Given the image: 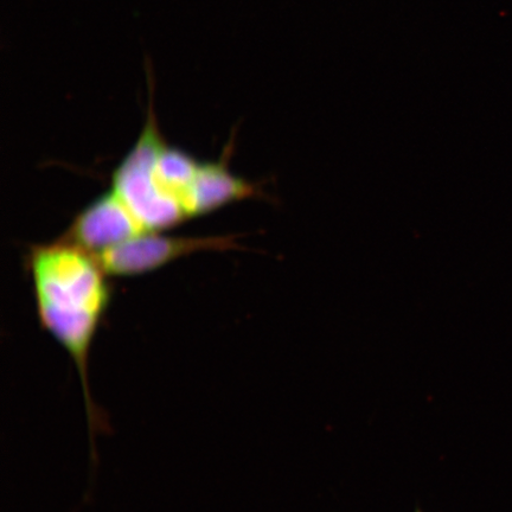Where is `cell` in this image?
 <instances>
[{"instance_id": "1", "label": "cell", "mask_w": 512, "mask_h": 512, "mask_svg": "<svg viewBox=\"0 0 512 512\" xmlns=\"http://www.w3.org/2000/svg\"><path fill=\"white\" fill-rule=\"evenodd\" d=\"M29 270L38 320L78 370L92 434L100 418L89 387V360L111 303L108 275L94 254L62 239L32 248Z\"/></svg>"}, {"instance_id": "4", "label": "cell", "mask_w": 512, "mask_h": 512, "mask_svg": "<svg viewBox=\"0 0 512 512\" xmlns=\"http://www.w3.org/2000/svg\"><path fill=\"white\" fill-rule=\"evenodd\" d=\"M147 232L113 189L75 217L62 240L99 254Z\"/></svg>"}, {"instance_id": "3", "label": "cell", "mask_w": 512, "mask_h": 512, "mask_svg": "<svg viewBox=\"0 0 512 512\" xmlns=\"http://www.w3.org/2000/svg\"><path fill=\"white\" fill-rule=\"evenodd\" d=\"M234 236H164L145 232L120 245L94 254L107 275L133 277L170 264L182 256L202 251H227L238 248Z\"/></svg>"}, {"instance_id": "7", "label": "cell", "mask_w": 512, "mask_h": 512, "mask_svg": "<svg viewBox=\"0 0 512 512\" xmlns=\"http://www.w3.org/2000/svg\"><path fill=\"white\" fill-rule=\"evenodd\" d=\"M414 512H424L420 509V507H416L415 511Z\"/></svg>"}, {"instance_id": "2", "label": "cell", "mask_w": 512, "mask_h": 512, "mask_svg": "<svg viewBox=\"0 0 512 512\" xmlns=\"http://www.w3.org/2000/svg\"><path fill=\"white\" fill-rule=\"evenodd\" d=\"M152 105H149L142 134L113 172L112 189L147 232H159L177 226L188 217L181 208L165 201L153 188L152 168L165 140L159 131Z\"/></svg>"}, {"instance_id": "6", "label": "cell", "mask_w": 512, "mask_h": 512, "mask_svg": "<svg viewBox=\"0 0 512 512\" xmlns=\"http://www.w3.org/2000/svg\"><path fill=\"white\" fill-rule=\"evenodd\" d=\"M200 162L189 153L164 144L152 168L153 188L158 195L181 208L190 219L191 190Z\"/></svg>"}, {"instance_id": "5", "label": "cell", "mask_w": 512, "mask_h": 512, "mask_svg": "<svg viewBox=\"0 0 512 512\" xmlns=\"http://www.w3.org/2000/svg\"><path fill=\"white\" fill-rule=\"evenodd\" d=\"M228 152L221 160L200 162L198 165L191 190V217L208 214L227 204L251 200V198L256 200L266 198L267 201L272 198L264 189V184L235 176L229 170Z\"/></svg>"}]
</instances>
